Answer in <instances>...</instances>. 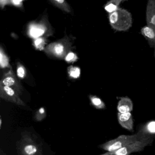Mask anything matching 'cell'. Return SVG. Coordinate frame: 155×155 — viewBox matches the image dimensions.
<instances>
[{"instance_id": "cell-1", "label": "cell", "mask_w": 155, "mask_h": 155, "mask_svg": "<svg viewBox=\"0 0 155 155\" xmlns=\"http://www.w3.org/2000/svg\"><path fill=\"white\" fill-rule=\"evenodd\" d=\"M108 19L111 28L120 32L127 31L131 28L133 23L131 13L120 8L115 12L108 14Z\"/></svg>"}, {"instance_id": "cell-2", "label": "cell", "mask_w": 155, "mask_h": 155, "mask_svg": "<svg viewBox=\"0 0 155 155\" xmlns=\"http://www.w3.org/2000/svg\"><path fill=\"white\" fill-rule=\"evenodd\" d=\"M146 137H143L139 132L133 135H121L101 144L100 147L107 152H113Z\"/></svg>"}, {"instance_id": "cell-3", "label": "cell", "mask_w": 155, "mask_h": 155, "mask_svg": "<svg viewBox=\"0 0 155 155\" xmlns=\"http://www.w3.org/2000/svg\"><path fill=\"white\" fill-rule=\"evenodd\" d=\"M154 139L151 136L146 137L137 140L113 152H107L101 155H129L134 152H140L144 150L148 146L153 143Z\"/></svg>"}, {"instance_id": "cell-4", "label": "cell", "mask_w": 155, "mask_h": 155, "mask_svg": "<svg viewBox=\"0 0 155 155\" xmlns=\"http://www.w3.org/2000/svg\"><path fill=\"white\" fill-rule=\"evenodd\" d=\"M19 150L21 155H42L40 146L31 136H23L20 145Z\"/></svg>"}, {"instance_id": "cell-5", "label": "cell", "mask_w": 155, "mask_h": 155, "mask_svg": "<svg viewBox=\"0 0 155 155\" xmlns=\"http://www.w3.org/2000/svg\"><path fill=\"white\" fill-rule=\"evenodd\" d=\"M19 95V94L12 88L0 85V97L1 98L17 105L25 106L26 104Z\"/></svg>"}, {"instance_id": "cell-6", "label": "cell", "mask_w": 155, "mask_h": 155, "mask_svg": "<svg viewBox=\"0 0 155 155\" xmlns=\"http://www.w3.org/2000/svg\"><path fill=\"white\" fill-rule=\"evenodd\" d=\"M0 85L12 88L19 94H21L22 87L15 77V74L12 69L3 76L0 82Z\"/></svg>"}, {"instance_id": "cell-7", "label": "cell", "mask_w": 155, "mask_h": 155, "mask_svg": "<svg viewBox=\"0 0 155 155\" xmlns=\"http://www.w3.org/2000/svg\"><path fill=\"white\" fill-rule=\"evenodd\" d=\"M67 47L65 42H55L50 44L46 48V51L58 58H62L66 55Z\"/></svg>"}, {"instance_id": "cell-8", "label": "cell", "mask_w": 155, "mask_h": 155, "mask_svg": "<svg viewBox=\"0 0 155 155\" xmlns=\"http://www.w3.org/2000/svg\"><path fill=\"white\" fill-rule=\"evenodd\" d=\"M147 25L155 29V0H149L146 8Z\"/></svg>"}, {"instance_id": "cell-9", "label": "cell", "mask_w": 155, "mask_h": 155, "mask_svg": "<svg viewBox=\"0 0 155 155\" xmlns=\"http://www.w3.org/2000/svg\"><path fill=\"white\" fill-rule=\"evenodd\" d=\"M117 119L120 125L125 129L129 131L133 130V117L130 112L125 113H117Z\"/></svg>"}, {"instance_id": "cell-10", "label": "cell", "mask_w": 155, "mask_h": 155, "mask_svg": "<svg viewBox=\"0 0 155 155\" xmlns=\"http://www.w3.org/2000/svg\"><path fill=\"white\" fill-rule=\"evenodd\" d=\"M133 109V104L132 101L128 97H120L118 102L117 110L120 113L130 112Z\"/></svg>"}, {"instance_id": "cell-11", "label": "cell", "mask_w": 155, "mask_h": 155, "mask_svg": "<svg viewBox=\"0 0 155 155\" xmlns=\"http://www.w3.org/2000/svg\"><path fill=\"white\" fill-rule=\"evenodd\" d=\"M140 33L146 39L150 48H155V29L147 25L141 28L140 29Z\"/></svg>"}, {"instance_id": "cell-12", "label": "cell", "mask_w": 155, "mask_h": 155, "mask_svg": "<svg viewBox=\"0 0 155 155\" xmlns=\"http://www.w3.org/2000/svg\"><path fill=\"white\" fill-rule=\"evenodd\" d=\"M46 31V28L40 24H32L29 28L28 33L30 36L33 38H39L43 35Z\"/></svg>"}, {"instance_id": "cell-13", "label": "cell", "mask_w": 155, "mask_h": 155, "mask_svg": "<svg viewBox=\"0 0 155 155\" xmlns=\"http://www.w3.org/2000/svg\"><path fill=\"white\" fill-rule=\"evenodd\" d=\"M124 1V0H110L106 3L104 9L108 14L113 13L119 8L120 5Z\"/></svg>"}, {"instance_id": "cell-14", "label": "cell", "mask_w": 155, "mask_h": 155, "mask_svg": "<svg viewBox=\"0 0 155 155\" xmlns=\"http://www.w3.org/2000/svg\"><path fill=\"white\" fill-rule=\"evenodd\" d=\"M139 132L143 137L151 136L150 134L155 133V121H150L145 125V127L140 129Z\"/></svg>"}, {"instance_id": "cell-15", "label": "cell", "mask_w": 155, "mask_h": 155, "mask_svg": "<svg viewBox=\"0 0 155 155\" xmlns=\"http://www.w3.org/2000/svg\"><path fill=\"white\" fill-rule=\"evenodd\" d=\"M53 5L67 12H71L70 7L68 4L67 2L64 0H52L50 1Z\"/></svg>"}, {"instance_id": "cell-16", "label": "cell", "mask_w": 155, "mask_h": 155, "mask_svg": "<svg viewBox=\"0 0 155 155\" xmlns=\"http://www.w3.org/2000/svg\"><path fill=\"white\" fill-rule=\"evenodd\" d=\"M90 99L92 105L97 109H103L106 107L104 102L97 96H90Z\"/></svg>"}, {"instance_id": "cell-17", "label": "cell", "mask_w": 155, "mask_h": 155, "mask_svg": "<svg viewBox=\"0 0 155 155\" xmlns=\"http://www.w3.org/2000/svg\"><path fill=\"white\" fill-rule=\"evenodd\" d=\"M0 65L2 68H11L8 58L2 47L0 49Z\"/></svg>"}, {"instance_id": "cell-18", "label": "cell", "mask_w": 155, "mask_h": 155, "mask_svg": "<svg viewBox=\"0 0 155 155\" xmlns=\"http://www.w3.org/2000/svg\"><path fill=\"white\" fill-rule=\"evenodd\" d=\"M68 72L70 77L74 79L78 78L80 76V69L78 67L71 66L68 68Z\"/></svg>"}, {"instance_id": "cell-19", "label": "cell", "mask_w": 155, "mask_h": 155, "mask_svg": "<svg viewBox=\"0 0 155 155\" xmlns=\"http://www.w3.org/2000/svg\"><path fill=\"white\" fill-rule=\"evenodd\" d=\"M17 72L18 77L21 79L24 78L27 74L26 69L23 67V65L20 63H18L17 64Z\"/></svg>"}, {"instance_id": "cell-20", "label": "cell", "mask_w": 155, "mask_h": 155, "mask_svg": "<svg viewBox=\"0 0 155 155\" xmlns=\"http://www.w3.org/2000/svg\"><path fill=\"white\" fill-rule=\"evenodd\" d=\"M46 44V40L43 38H37L34 41V46L37 49L42 50Z\"/></svg>"}, {"instance_id": "cell-21", "label": "cell", "mask_w": 155, "mask_h": 155, "mask_svg": "<svg viewBox=\"0 0 155 155\" xmlns=\"http://www.w3.org/2000/svg\"><path fill=\"white\" fill-rule=\"evenodd\" d=\"M46 113L44 108H41L36 113L35 119L38 121H41L46 117Z\"/></svg>"}, {"instance_id": "cell-22", "label": "cell", "mask_w": 155, "mask_h": 155, "mask_svg": "<svg viewBox=\"0 0 155 155\" xmlns=\"http://www.w3.org/2000/svg\"><path fill=\"white\" fill-rule=\"evenodd\" d=\"M78 59L77 55L72 52H70L65 57V60L68 62H74Z\"/></svg>"}, {"instance_id": "cell-23", "label": "cell", "mask_w": 155, "mask_h": 155, "mask_svg": "<svg viewBox=\"0 0 155 155\" xmlns=\"http://www.w3.org/2000/svg\"><path fill=\"white\" fill-rule=\"evenodd\" d=\"M23 1H10V4L18 7V8H21L23 6Z\"/></svg>"}, {"instance_id": "cell-24", "label": "cell", "mask_w": 155, "mask_h": 155, "mask_svg": "<svg viewBox=\"0 0 155 155\" xmlns=\"http://www.w3.org/2000/svg\"><path fill=\"white\" fill-rule=\"evenodd\" d=\"M8 4H10V1H0V5L2 8H3L4 7Z\"/></svg>"}, {"instance_id": "cell-25", "label": "cell", "mask_w": 155, "mask_h": 155, "mask_svg": "<svg viewBox=\"0 0 155 155\" xmlns=\"http://www.w3.org/2000/svg\"><path fill=\"white\" fill-rule=\"evenodd\" d=\"M154 58H155V48H154Z\"/></svg>"}]
</instances>
